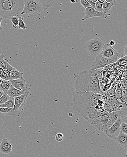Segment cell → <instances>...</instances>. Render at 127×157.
<instances>
[{"label":"cell","instance_id":"cell-37","mask_svg":"<svg viewBox=\"0 0 127 157\" xmlns=\"http://www.w3.org/2000/svg\"><path fill=\"white\" fill-rule=\"evenodd\" d=\"M106 2L110 3L113 6H114L116 3V0H105Z\"/></svg>","mask_w":127,"mask_h":157},{"label":"cell","instance_id":"cell-2","mask_svg":"<svg viewBox=\"0 0 127 157\" xmlns=\"http://www.w3.org/2000/svg\"><path fill=\"white\" fill-rule=\"evenodd\" d=\"M74 77L75 94L92 92L102 94L96 69L85 70L79 74H74Z\"/></svg>","mask_w":127,"mask_h":157},{"label":"cell","instance_id":"cell-45","mask_svg":"<svg viewBox=\"0 0 127 157\" xmlns=\"http://www.w3.org/2000/svg\"><path fill=\"white\" fill-rule=\"evenodd\" d=\"M105 0H97V2H99L100 3H103L104 2H105Z\"/></svg>","mask_w":127,"mask_h":157},{"label":"cell","instance_id":"cell-36","mask_svg":"<svg viewBox=\"0 0 127 157\" xmlns=\"http://www.w3.org/2000/svg\"><path fill=\"white\" fill-rule=\"evenodd\" d=\"M87 1L91 5V7H93V8L96 9L95 3H94L92 0H87Z\"/></svg>","mask_w":127,"mask_h":157},{"label":"cell","instance_id":"cell-6","mask_svg":"<svg viewBox=\"0 0 127 157\" xmlns=\"http://www.w3.org/2000/svg\"><path fill=\"white\" fill-rule=\"evenodd\" d=\"M42 6L38 0H24L23 10L21 14L37 15L42 10Z\"/></svg>","mask_w":127,"mask_h":157},{"label":"cell","instance_id":"cell-21","mask_svg":"<svg viewBox=\"0 0 127 157\" xmlns=\"http://www.w3.org/2000/svg\"><path fill=\"white\" fill-rule=\"evenodd\" d=\"M11 85H12L9 82V80H3L2 83L0 84V90L5 93L6 91L9 90Z\"/></svg>","mask_w":127,"mask_h":157},{"label":"cell","instance_id":"cell-12","mask_svg":"<svg viewBox=\"0 0 127 157\" xmlns=\"http://www.w3.org/2000/svg\"><path fill=\"white\" fill-rule=\"evenodd\" d=\"M30 95H31V93L30 92H29L14 98L15 105L12 109V111L14 113L19 111L21 108H22L25 104L27 97Z\"/></svg>","mask_w":127,"mask_h":157},{"label":"cell","instance_id":"cell-48","mask_svg":"<svg viewBox=\"0 0 127 157\" xmlns=\"http://www.w3.org/2000/svg\"><path fill=\"white\" fill-rule=\"evenodd\" d=\"M92 1H93L94 3H95L96 2H97V0H92Z\"/></svg>","mask_w":127,"mask_h":157},{"label":"cell","instance_id":"cell-30","mask_svg":"<svg viewBox=\"0 0 127 157\" xmlns=\"http://www.w3.org/2000/svg\"><path fill=\"white\" fill-rule=\"evenodd\" d=\"M116 89V86H115L113 87H112V88L109 89L106 93H104V94L107 96H112V95H114Z\"/></svg>","mask_w":127,"mask_h":157},{"label":"cell","instance_id":"cell-18","mask_svg":"<svg viewBox=\"0 0 127 157\" xmlns=\"http://www.w3.org/2000/svg\"><path fill=\"white\" fill-rule=\"evenodd\" d=\"M116 64L118 66L120 67L122 70L126 69L127 65V56L124 57L122 56L120 59H118L116 62Z\"/></svg>","mask_w":127,"mask_h":157},{"label":"cell","instance_id":"cell-16","mask_svg":"<svg viewBox=\"0 0 127 157\" xmlns=\"http://www.w3.org/2000/svg\"><path fill=\"white\" fill-rule=\"evenodd\" d=\"M5 93L9 96L12 98H16V97H19L20 95L26 93H24L23 91H20L18 89L14 87L13 86L11 85L10 88L8 91H6Z\"/></svg>","mask_w":127,"mask_h":157},{"label":"cell","instance_id":"cell-4","mask_svg":"<svg viewBox=\"0 0 127 157\" xmlns=\"http://www.w3.org/2000/svg\"><path fill=\"white\" fill-rule=\"evenodd\" d=\"M111 112H105L101 114H90L87 121L100 131H103L104 126L107 122Z\"/></svg>","mask_w":127,"mask_h":157},{"label":"cell","instance_id":"cell-22","mask_svg":"<svg viewBox=\"0 0 127 157\" xmlns=\"http://www.w3.org/2000/svg\"><path fill=\"white\" fill-rule=\"evenodd\" d=\"M14 105H15L14 98L9 97V99L4 103L0 105V106L8 108H13L14 107Z\"/></svg>","mask_w":127,"mask_h":157},{"label":"cell","instance_id":"cell-1","mask_svg":"<svg viewBox=\"0 0 127 157\" xmlns=\"http://www.w3.org/2000/svg\"><path fill=\"white\" fill-rule=\"evenodd\" d=\"M106 100L101 94L86 92L75 94L73 98V107L87 120L90 114H101L104 109Z\"/></svg>","mask_w":127,"mask_h":157},{"label":"cell","instance_id":"cell-31","mask_svg":"<svg viewBox=\"0 0 127 157\" xmlns=\"http://www.w3.org/2000/svg\"><path fill=\"white\" fill-rule=\"evenodd\" d=\"M9 96L6 93H5L0 98V105L5 103L9 99Z\"/></svg>","mask_w":127,"mask_h":157},{"label":"cell","instance_id":"cell-34","mask_svg":"<svg viewBox=\"0 0 127 157\" xmlns=\"http://www.w3.org/2000/svg\"><path fill=\"white\" fill-rule=\"evenodd\" d=\"M96 10L97 11L103 12V7H102V4L97 2L95 3Z\"/></svg>","mask_w":127,"mask_h":157},{"label":"cell","instance_id":"cell-5","mask_svg":"<svg viewBox=\"0 0 127 157\" xmlns=\"http://www.w3.org/2000/svg\"><path fill=\"white\" fill-rule=\"evenodd\" d=\"M104 45L103 39L96 37L86 43V48L89 55L96 56L101 53Z\"/></svg>","mask_w":127,"mask_h":157},{"label":"cell","instance_id":"cell-42","mask_svg":"<svg viewBox=\"0 0 127 157\" xmlns=\"http://www.w3.org/2000/svg\"><path fill=\"white\" fill-rule=\"evenodd\" d=\"M3 19V18L0 17V31H2L3 29L2 27L1 26V22H2V21Z\"/></svg>","mask_w":127,"mask_h":157},{"label":"cell","instance_id":"cell-28","mask_svg":"<svg viewBox=\"0 0 127 157\" xmlns=\"http://www.w3.org/2000/svg\"><path fill=\"white\" fill-rule=\"evenodd\" d=\"M2 79L5 80H10V71L7 69H4Z\"/></svg>","mask_w":127,"mask_h":157},{"label":"cell","instance_id":"cell-3","mask_svg":"<svg viewBox=\"0 0 127 157\" xmlns=\"http://www.w3.org/2000/svg\"><path fill=\"white\" fill-rule=\"evenodd\" d=\"M24 0H0V16L10 19L23 9Z\"/></svg>","mask_w":127,"mask_h":157},{"label":"cell","instance_id":"cell-10","mask_svg":"<svg viewBox=\"0 0 127 157\" xmlns=\"http://www.w3.org/2000/svg\"><path fill=\"white\" fill-rule=\"evenodd\" d=\"M108 15L103 12L97 11L96 10L90 6L85 8V17L82 19V21H85L87 19L93 17H100L103 19H106Z\"/></svg>","mask_w":127,"mask_h":157},{"label":"cell","instance_id":"cell-13","mask_svg":"<svg viewBox=\"0 0 127 157\" xmlns=\"http://www.w3.org/2000/svg\"><path fill=\"white\" fill-rule=\"evenodd\" d=\"M12 149V145L9 140L6 138L2 139L0 142V152L6 155L11 153Z\"/></svg>","mask_w":127,"mask_h":157},{"label":"cell","instance_id":"cell-25","mask_svg":"<svg viewBox=\"0 0 127 157\" xmlns=\"http://www.w3.org/2000/svg\"><path fill=\"white\" fill-rule=\"evenodd\" d=\"M18 21V28L20 29H23V30H25V29H27V26H26L25 23L24 21L23 17L19 16Z\"/></svg>","mask_w":127,"mask_h":157},{"label":"cell","instance_id":"cell-15","mask_svg":"<svg viewBox=\"0 0 127 157\" xmlns=\"http://www.w3.org/2000/svg\"><path fill=\"white\" fill-rule=\"evenodd\" d=\"M4 52L3 51L2 55H0V67L3 69H7L10 72L16 68L9 64L8 59H4L5 57L6 56L4 55Z\"/></svg>","mask_w":127,"mask_h":157},{"label":"cell","instance_id":"cell-8","mask_svg":"<svg viewBox=\"0 0 127 157\" xmlns=\"http://www.w3.org/2000/svg\"><path fill=\"white\" fill-rule=\"evenodd\" d=\"M100 54L105 58L112 59L115 62L122 57V55L119 54L112 46H111L109 43L104 44L103 49Z\"/></svg>","mask_w":127,"mask_h":157},{"label":"cell","instance_id":"cell-44","mask_svg":"<svg viewBox=\"0 0 127 157\" xmlns=\"http://www.w3.org/2000/svg\"><path fill=\"white\" fill-rule=\"evenodd\" d=\"M4 92L3 91H2V90H0V98L4 94Z\"/></svg>","mask_w":127,"mask_h":157},{"label":"cell","instance_id":"cell-29","mask_svg":"<svg viewBox=\"0 0 127 157\" xmlns=\"http://www.w3.org/2000/svg\"><path fill=\"white\" fill-rule=\"evenodd\" d=\"M127 124L126 123L122 121L120 124V132L127 134Z\"/></svg>","mask_w":127,"mask_h":157},{"label":"cell","instance_id":"cell-32","mask_svg":"<svg viewBox=\"0 0 127 157\" xmlns=\"http://www.w3.org/2000/svg\"><path fill=\"white\" fill-rule=\"evenodd\" d=\"M119 83L120 88H121L122 90H123V89H127V84L126 78H125L122 80L120 82H119Z\"/></svg>","mask_w":127,"mask_h":157},{"label":"cell","instance_id":"cell-17","mask_svg":"<svg viewBox=\"0 0 127 157\" xmlns=\"http://www.w3.org/2000/svg\"><path fill=\"white\" fill-rule=\"evenodd\" d=\"M42 9L46 10L53 6L56 0H38Z\"/></svg>","mask_w":127,"mask_h":157},{"label":"cell","instance_id":"cell-7","mask_svg":"<svg viewBox=\"0 0 127 157\" xmlns=\"http://www.w3.org/2000/svg\"><path fill=\"white\" fill-rule=\"evenodd\" d=\"M115 63L113 60L109 58H105L100 54L96 56V59L91 65V70L100 69L107 66L110 64Z\"/></svg>","mask_w":127,"mask_h":157},{"label":"cell","instance_id":"cell-23","mask_svg":"<svg viewBox=\"0 0 127 157\" xmlns=\"http://www.w3.org/2000/svg\"><path fill=\"white\" fill-rule=\"evenodd\" d=\"M117 101V99L114 95L107 96L106 99V102L110 106H113L115 104Z\"/></svg>","mask_w":127,"mask_h":157},{"label":"cell","instance_id":"cell-33","mask_svg":"<svg viewBox=\"0 0 127 157\" xmlns=\"http://www.w3.org/2000/svg\"><path fill=\"white\" fill-rule=\"evenodd\" d=\"M64 139V135L62 133H57L55 136V139L58 142H61Z\"/></svg>","mask_w":127,"mask_h":157},{"label":"cell","instance_id":"cell-11","mask_svg":"<svg viewBox=\"0 0 127 157\" xmlns=\"http://www.w3.org/2000/svg\"><path fill=\"white\" fill-rule=\"evenodd\" d=\"M122 121L121 118H118V119L105 132L106 135L112 139L116 137L120 133V124Z\"/></svg>","mask_w":127,"mask_h":157},{"label":"cell","instance_id":"cell-38","mask_svg":"<svg viewBox=\"0 0 127 157\" xmlns=\"http://www.w3.org/2000/svg\"><path fill=\"white\" fill-rule=\"evenodd\" d=\"M127 74L126 69L123 70V71H122V75L125 78H127Z\"/></svg>","mask_w":127,"mask_h":157},{"label":"cell","instance_id":"cell-43","mask_svg":"<svg viewBox=\"0 0 127 157\" xmlns=\"http://www.w3.org/2000/svg\"><path fill=\"white\" fill-rule=\"evenodd\" d=\"M124 52L125 53V56H127V46H125L124 48Z\"/></svg>","mask_w":127,"mask_h":157},{"label":"cell","instance_id":"cell-40","mask_svg":"<svg viewBox=\"0 0 127 157\" xmlns=\"http://www.w3.org/2000/svg\"><path fill=\"white\" fill-rule=\"evenodd\" d=\"M109 44H110L111 46H113L115 45V42H114V41L111 40H110V41L109 42Z\"/></svg>","mask_w":127,"mask_h":157},{"label":"cell","instance_id":"cell-20","mask_svg":"<svg viewBox=\"0 0 127 157\" xmlns=\"http://www.w3.org/2000/svg\"><path fill=\"white\" fill-rule=\"evenodd\" d=\"M13 108H8L0 106V115L3 116H14V112L12 111Z\"/></svg>","mask_w":127,"mask_h":157},{"label":"cell","instance_id":"cell-41","mask_svg":"<svg viewBox=\"0 0 127 157\" xmlns=\"http://www.w3.org/2000/svg\"><path fill=\"white\" fill-rule=\"evenodd\" d=\"M4 69L0 67V78H2V77Z\"/></svg>","mask_w":127,"mask_h":157},{"label":"cell","instance_id":"cell-39","mask_svg":"<svg viewBox=\"0 0 127 157\" xmlns=\"http://www.w3.org/2000/svg\"><path fill=\"white\" fill-rule=\"evenodd\" d=\"M127 89H123L122 90V96L127 97Z\"/></svg>","mask_w":127,"mask_h":157},{"label":"cell","instance_id":"cell-27","mask_svg":"<svg viewBox=\"0 0 127 157\" xmlns=\"http://www.w3.org/2000/svg\"><path fill=\"white\" fill-rule=\"evenodd\" d=\"M19 15H16V16L12 17L10 18V20L13 24V27L14 28H16L18 27V19Z\"/></svg>","mask_w":127,"mask_h":157},{"label":"cell","instance_id":"cell-14","mask_svg":"<svg viewBox=\"0 0 127 157\" xmlns=\"http://www.w3.org/2000/svg\"><path fill=\"white\" fill-rule=\"evenodd\" d=\"M114 139L119 146L125 148H127V134L120 132L118 136Z\"/></svg>","mask_w":127,"mask_h":157},{"label":"cell","instance_id":"cell-24","mask_svg":"<svg viewBox=\"0 0 127 157\" xmlns=\"http://www.w3.org/2000/svg\"><path fill=\"white\" fill-rule=\"evenodd\" d=\"M102 7H103V12L105 13V14H107L109 12V10L111 8V7L113 6L111 4V3L108 2H106V1L102 3Z\"/></svg>","mask_w":127,"mask_h":157},{"label":"cell","instance_id":"cell-26","mask_svg":"<svg viewBox=\"0 0 127 157\" xmlns=\"http://www.w3.org/2000/svg\"><path fill=\"white\" fill-rule=\"evenodd\" d=\"M116 86V89L114 93V96L116 97V98L120 99L122 97V89L120 88L119 82L117 83Z\"/></svg>","mask_w":127,"mask_h":157},{"label":"cell","instance_id":"cell-35","mask_svg":"<svg viewBox=\"0 0 127 157\" xmlns=\"http://www.w3.org/2000/svg\"><path fill=\"white\" fill-rule=\"evenodd\" d=\"M80 3L84 8H86L88 7L91 6V5L88 2L87 0H80Z\"/></svg>","mask_w":127,"mask_h":157},{"label":"cell","instance_id":"cell-9","mask_svg":"<svg viewBox=\"0 0 127 157\" xmlns=\"http://www.w3.org/2000/svg\"><path fill=\"white\" fill-rule=\"evenodd\" d=\"M9 82L12 86L17 89L23 91L25 93L30 92L31 85L26 83V80L23 77L17 79L10 80Z\"/></svg>","mask_w":127,"mask_h":157},{"label":"cell","instance_id":"cell-19","mask_svg":"<svg viewBox=\"0 0 127 157\" xmlns=\"http://www.w3.org/2000/svg\"><path fill=\"white\" fill-rule=\"evenodd\" d=\"M10 80H16L22 78L24 73L19 72L18 70L15 69L10 71Z\"/></svg>","mask_w":127,"mask_h":157},{"label":"cell","instance_id":"cell-47","mask_svg":"<svg viewBox=\"0 0 127 157\" xmlns=\"http://www.w3.org/2000/svg\"><path fill=\"white\" fill-rule=\"evenodd\" d=\"M3 80V79H2V78H0V84H1L2 83Z\"/></svg>","mask_w":127,"mask_h":157},{"label":"cell","instance_id":"cell-46","mask_svg":"<svg viewBox=\"0 0 127 157\" xmlns=\"http://www.w3.org/2000/svg\"><path fill=\"white\" fill-rule=\"evenodd\" d=\"M71 1L73 3H75L76 2H77V0H71Z\"/></svg>","mask_w":127,"mask_h":157}]
</instances>
